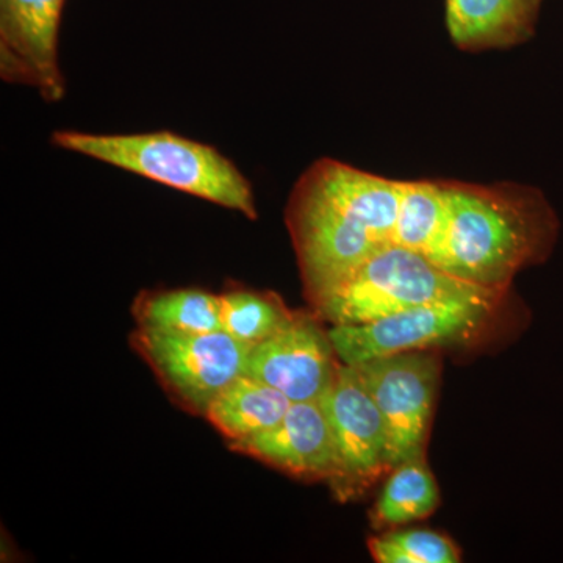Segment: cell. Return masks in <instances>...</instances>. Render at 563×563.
I'll list each match as a JSON object with an SVG mask.
<instances>
[{"label":"cell","mask_w":563,"mask_h":563,"mask_svg":"<svg viewBox=\"0 0 563 563\" xmlns=\"http://www.w3.org/2000/svg\"><path fill=\"white\" fill-rule=\"evenodd\" d=\"M65 0H0V74L49 103L65 96L58 32Z\"/></svg>","instance_id":"cell-9"},{"label":"cell","mask_w":563,"mask_h":563,"mask_svg":"<svg viewBox=\"0 0 563 563\" xmlns=\"http://www.w3.org/2000/svg\"><path fill=\"white\" fill-rule=\"evenodd\" d=\"M220 306L221 331L251 346L272 336L292 317L273 296L254 291L224 292Z\"/></svg>","instance_id":"cell-17"},{"label":"cell","mask_w":563,"mask_h":563,"mask_svg":"<svg viewBox=\"0 0 563 563\" xmlns=\"http://www.w3.org/2000/svg\"><path fill=\"white\" fill-rule=\"evenodd\" d=\"M320 404L331 424L339 463L331 484L336 495L347 499L391 472L383 413L357 369L344 363Z\"/></svg>","instance_id":"cell-8"},{"label":"cell","mask_w":563,"mask_h":563,"mask_svg":"<svg viewBox=\"0 0 563 563\" xmlns=\"http://www.w3.org/2000/svg\"><path fill=\"white\" fill-rule=\"evenodd\" d=\"M543 0H446V27L459 49H509L531 40Z\"/></svg>","instance_id":"cell-12"},{"label":"cell","mask_w":563,"mask_h":563,"mask_svg":"<svg viewBox=\"0 0 563 563\" xmlns=\"http://www.w3.org/2000/svg\"><path fill=\"white\" fill-rule=\"evenodd\" d=\"M291 404L276 388L244 374L228 385L203 415L235 446L274 428Z\"/></svg>","instance_id":"cell-13"},{"label":"cell","mask_w":563,"mask_h":563,"mask_svg":"<svg viewBox=\"0 0 563 563\" xmlns=\"http://www.w3.org/2000/svg\"><path fill=\"white\" fill-rule=\"evenodd\" d=\"M158 377L185 406L206 413L228 385L246 373L251 344L224 331L179 333L140 328L135 339Z\"/></svg>","instance_id":"cell-7"},{"label":"cell","mask_w":563,"mask_h":563,"mask_svg":"<svg viewBox=\"0 0 563 563\" xmlns=\"http://www.w3.org/2000/svg\"><path fill=\"white\" fill-rule=\"evenodd\" d=\"M369 553L379 563H457L461 551L450 537L429 529H401L368 540Z\"/></svg>","instance_id":"cell-18"},{"label":"cell","mask_w":563,"mask_h":563,"mask_svg":"<svg viewBox=\"0 0 563 563\" xmlns=\"http://www.w3.org/2000/svg\"><path fill=\"white\" fill-rule=\"evenodd\" d=\"M498 306L462 299L426 303L377 321L333 325L329 339L339 361L355 366L401 352L463 342L483 328Z\"/></svg>","instance_id":"cell-5"},{"label":"cell","mask_w":563,"mask_h":563,"mask_svg":"<svg viewBox=\"0 0 563 563\" xmlns=\"http://www.w3.org/2000/svg\"><path fill=\"white\" fill-rule=\"evenodd\" d=\"M141 328L202 333L221 331L220 296L196 288L152 292L136 303Z\"/></svg>","instance_id":"cell-16"},{"label":"cell","mask_w":563,"mask_h":563,"mask_svg":"<svg viewBox=\"0 0 563 563\" xmlns=\"http://www.w3.org/2000/svg\"><path fill=\"white\" fill-rule=\"evenodd\" d=\"M506 292L459 279L421 252L391 243L312 302L333 325L363 324L426 303L501 302Z\"/></svg>","instance_id":"cell-4"},{"label":"cell","mask_w":563,"mask_h":563,"mask_svg":"<svg viewBox=\"0 0 563 563\" xmlns=\"http://www.w3.org/2000/svg\"><path fill=\"white\" fill-rule=\"evenodd\" d=\"M446 225L435 265L459 279L507 291L515 274L547 261L559 221L536 188L443 180Z\"/></svg>","instance_id":"cell-2"},{"label":"cell","mask_w":563,"mask_h":563,"mask_svg":"<svg viewBox=\"0 0 563 563\" xmlns=\"http://www.w3.org/2000/svg\"><path fill=\"white\" fill-rule=\"evenodd\" d=\"M233 448L307 479L332 483L339 466L331 424L320 401L292 402L274 428Z\"/></svg>","instance_id":"cell-11"},{"label":"cell","mask_w":563,"mask_h":563,"mask_svg":"<svg viewBox=\"0 0 563 563\" xmlns=\"http://www.w3.org/2000/svg\"><path fill=\"white\" fill-rule=\"evenodd\" d=\"M440 504L439 484L424 457L399 463L391 470L374 504L372 523L376 529L398 528L424 520Z\"/></svg>","instance_id":"cell-14"},{"label":"cell","mask_w":563,"mask_h":563,"mask_svg":"<svg viewBox=\"0 0 563 563\" xmlns=\"http://www.w3.org/2000/svg\"><path fill=\"white\" fill-rule=\"evenodd\" d=\"M402 180L322 158L296 181L287 224L310 301L393 243Z\"/></svg>","instance_id":"cell-1"},{"label":"cell","mask_w":563,"mask_h":563,"mask_svg":"<svg viewBox=\"0 0 563 563\" xmlns=\"http://www.w3.org/2000/svg\"><path fill=\"white\" fill-rule=\"evenodd\" d=\"M446 214L443 180H402L393 243L421 252L435 262Z\"/></svg>","instance_id":"cell-15"},{"label":"cell","mask_w":563,"mask_h":563,"mask_svg":"<svg viewBox=\"0 0 563 563\" xmlns=\"http://www.w3.org/2000/svg\"><path fill=\"white\" fill-rule=\"evenodd\" d=\"M329 333L303 314H295L279 331L254 344L246 376L276 388L291 402L320 401L339 372Z\"/></svg>","instance_id":"cell-10"},{"label":"cell","mask_w":563,"mask_h":563,"mask_svg":"<svg viewBox=\"0 0 563 563\" xmlns=\"http://www.w3.org/2000/svg\"><path fill=\"white\" fill-rule=\"evenodd\" d=\"M383 413L390 468L424 457L442 363L433 350L401 352L355 365Z\"/></svg>","instance_id":"cell-6"},{"label":"cell","mask_w":563,"mask_h":563,"mask_svg":"<svg viewBox=\"0 0 563 563\" xmlns=\"http://www.w3.org/2000/svg\"><path fill=\"white\" fill-rule=\"evenodd\" d=\"M52 143L257 220L250 180L209 144L173 132L103 135L76 131L54 132Z\"/></svg>","instance_id":"cell-3"}]
</instances>
